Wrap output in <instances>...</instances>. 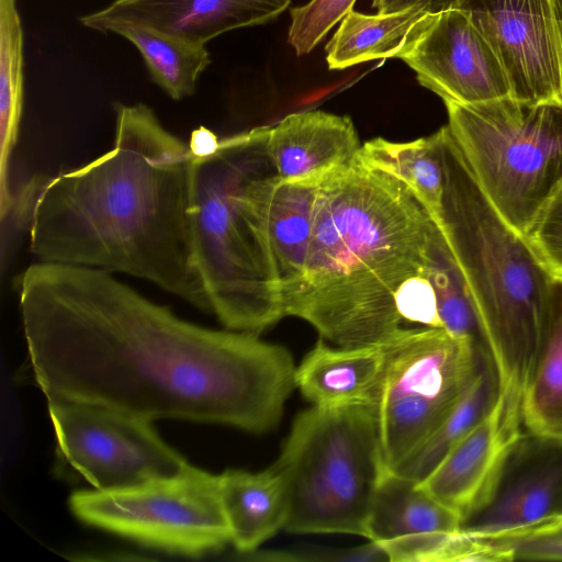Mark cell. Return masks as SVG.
Instances as JSON below:
<instances>
[{"mask_svg": "<svg viewBox=\"0 0 562 562\" xmlns=\"http://www.w3.org/2000/svg\"><path fill=\"white\" fill-rule=\"evenodd\" d=\"M61 459L98 490L180 472L188 462L142 419L105 406L48 398Z\"/></svg>", "mask_w": 562, "mask_h": 562, "instance_id": "30bf717a", "label": "cell"}, {"mask_svg": "<svg viewBox=\"0 0 562 562\" xmlns=\"http://www.w3.org/2000/svg\"><path fill=\"white\" fill-rule=\"evenodd\" d=\"M19 293L47 398L259 434L279 423L295 387L284 347L187 322L110 272L40 261Z\"/></svg>", "mask_w": 562, "mask_h": 562, "instance_id": "6da1fadb", "label": "cell"}, {"mask_svg": "<svg viewBox=\"0 0 562 562\" xmlns=\"http://www.w3.org/2000/svg\"><path fill=\"white\" fill-rule=\"evenodd\" d=\"M560 527L562 438L520 432L460 529L476 539L498 540Z\"/></svg>", "mask_w": 562, "mask_h": 562, "instance_id": "8fae6325", "label": "cell"}, {"mask_svg": "<svg viewBox=\"0 0 562 562\" xmlns=\"http://www.w3.org/2000/svg\"><path fill=\"white\" fill-rule=\"evenodd\" d=\"M501 393L497 369L492 356L485 353L451 412L395 472L417 482L423 480L459 440L493 411Z\"/></svg>", "mask_w": 562, "mask_h": 562, "instance_id": "7402d4cb", "label": "cell"}, {"mask_svg": "<svg viewBox=\"0 0 562 562\" xmlns=\"http://www.w3.org/2000/svg\"><path fill=\"white\" fill-rule=\"evenodd\" d=\"M520 401L501 393L493 411L418 483L461 521L491 484L512 441L521 432Z\"/></svg>", "mask_w": 562, "mask_h": 562, "instance_id": "5bb4252c", "label": "cell"}, {"mask_svg": "<svg viewBox=\"0 0 562 562\" xmlns=\"http://www.w3.org/2000/svg\"><path fill=\"white\" fill-rule=\"evenodd\" d=\"M356 0H311L291 10L289 44L299 56L308 54L353 7Z\"/></svg>", "mask_w": 562, "mask_h": 562, "instance_id": "f1b7e54d", "label": "cell"}, {"mask_svg": "<svg viewBox=\"0 0 562 562\" xmlns=\"http://www.w3.org/2000/svg\"><path fill=\"white\" fill-rule=\"evenodd\" d=\"M220 140L210 130L199 127L193 131L189 146L194 156L207 155L216 149Z\"/></svg>", "mask_w": 562, "mask_h": 562, "instance_id": "d590c367", "label": "cell"}, {"mask_svg": "<svg viewBox=\"0 0 562 562\" xmlns=\"http://www.w3.org/2000/svg\"><path fill=\"white\" fill-rule=\"evenodd\" d=\"M386 345L338 347L319 339L295 369V387L318 407L378 406Z\"/></svg>", "mask_w": 562, "mask_h": 562, "instance_id": "ac0fdd59", "label": "cell"}, {"mask_svg": "<svg viewBox=\"0 0 562 562\" xmlns=\"http://www.w3.org/2000/svg\"><path fill=\"white\" fill-rule=\"evenodd\" d=\"M23 103V32L16 0H0V138L1 188L15 145Z\"/></svg>", "mask_w": 562, "mask_h": 562, "instance_id": "4316f807", "label": "cell"}, {"mask_svg": "<svg viewBox=\"0 0 562 562\" xmlns=\"http://www.w3.org/2000/svg\"><path fill=\"white\" fill-rule=\"evenodd\" d=\"M426 277L434 286L443 329L491 353L470 289L439 226Z\"/></svg>", "mask_w": 562, "mask_h": 562, "instance_id": "484cf974", "label": "cell"}, {"mask_svg": "<svg viewBox=\"0 0 562 562\" xmlns=\"http://www.w3.org/2000/svg\"><path fill=\"white\" fill-rule=\"evenodd\" d=\"M395 304L402 321L443 328L436 293L426 273L406 280L395 294Z\"/></svg>", "mask_w": 562, "mask_h": 562, "instance_id": "d6a6232c", "label": "cell"}, {"mask_svg": "<svg viewBox=\"0 0 562 562\" xmlns=\"http://www.w3.org/2000/svg\"><path fill=\"white\" fill-rule=\"evenodd\" d=\"M559 21L562 30V0H557Z\"/></svg>", "mask_w": 562, "mask_h": 562, "instance_id": "8d00e7d4", "label": "cell"}, {"mask_svg": "<svg viewBox=\"0 0 562 562\" xmlns=\"http://www.w3.org/2000/svg\"><path fill=\"white\" fill-rule=\"evenodd\" d=\"M256 560L286 562H376L389 561L385 552L374 541L352 548L297 547L263 552H251Z\"/></svg>", "mask_w": 562, "mask_h": 562, "instance_id": "1f68e13d", "label": "cell"}, {"mask_svg": "<svg viewBox=\"0 0 562 562\" xmlns=\"http://www.w3.org/2000/svg\"><path fill=\"white\" fill-rule=\"evenodd\" d=\"M445 104L450 133L479 186L525 236L562 182V103L506 97Z\"/></svg>", "mask_w": 562, "mask_h": 562, "instance_id": "52a82bcc", "label": "cell"}, {"mask_svg": "<svg viewBox=\"0 0 562 562\" xmlns=\"http://www.w3.org/2000/svg\"><path fill=\"white\" fill-rule=\"evenodd\" d=\"M291 0H114L81 16L92 30L109 32L121 23L153 27L205 45L231 30L276 19Z\"/></svg>", "mask_w": 562, "mask_h": 562, "instance_id": "9a60e30c", "label": "cell"}, {"mask_svg": "<svg viewBox=\"0 0 562 562\" xmlns=\"http://www.w3.org/2000/svg\"><path fill=\"white\" fill-rule=\"evenodd\" d=\"M521 424L562 438V280L553 278L539 342L520 402Z\"/></svg>", "mask_w": 562, "mask_h": 562, "instance_id": "ffe728a7", "label": "cell"}, {"mask_svg": "<svg viewBox=\"0 0 562 562\" xmlns=\"http://www.w3.org/2000/svg\"><path fill=\"white\" fill-rule=\"evenodd\" d=\"M437 228L403 181L358 156L318 186L304 272L285 316L334 346L386 342L402 329L395 294L426 273Z\"/></svg>", "mask_w": 562, "mask_h": 562, "instance_id": "3957f363", "label": "cell"}, {"mask_svg": "<svg viewBox=\"0 0 562 562\" xmlns=\"http://www.w3.org/2000/svg\"><path fill=\"white\" fill-rule=\"evenodd\" d=\"M266 133L229 136L194 156L191 200L195 259L212 313L227 329L257 336L285 316L250 194L252 180L273 168Z\"/></svg>", "mask_w": 562, "mask_h": 562, "instance_id": "5b68a950", "label": "cell"}, {"mask_svg": "<svg viewBox=\"0 0 562 562\" xmlns=\"http://www.w3.org/2000/svg\"><path fill=\"white\" fill-rule=\"evenodd\" d=\"M361 146L350 117L319 110L290 114L266 133L276 175L292 183L319 184L352 165Z\"/></svg>", "mask_w": 562, "mask_h": 562, "instance_id": "2e32d148", "label": "cell"}, {"mask_svg": "<svg viewBox=\"0 0 562 562\" xmlns=\"http://www.w3.org/2000/svg\"><path fill=\"white\" fill-rule=\"evenodd\" d=\"M46 180L47 176L36 175L16 188L9 186L0 194L2 271L5 269L7 256L10 255L16 237L26 224H31L37 198Z\"/></svg>", "mask_w": 562, "mask_h": 562, "instance_id": "4dcf8cb0", "label": "cell"}, {"mask_svg": "<svg viewBox=\"0 0 562 562\" xmlns=\"http://www.w3.org/2000/svg\"><path fill=\"white\" fill-rule=\"evenodd\" d=\"M397 58L443 102L477 104L510 97L497 55L465 10L426 14Z\"/></svg>", "mask_w": 562, "mask_h": 562, "instance_id": "4fadbf2b", "label": "cell"}, {"mask_svg": "<svg viewBox=\"0 0 562 562\" xmlns=\"http://www.w3.org/2000/svg\"><path fill=\"white\" fill-rule=\"evenodd\" d=\"M551 276L562 280V182L525 234Z\"/></svg>", "mask_w": 562, "mask_h": 562, "instance_id": "f546056e", "label": "cell"}, {"mask_svg": "<svg viewBox=\"0 0 562 562\" xmlns=\"http://www.w3.org/2000/svg\"><path fill=\"white\" fill-rule=\"evenodd\" d=\"M461 519L418 486L417 481L384 469L367 526V539L380 542L429 531H456Z\"/></svg>", "mask_w": 562, "mask_h": 562, "instance_id": "44dd1931", "label": "cell"}, {"mask_svg": "<svg viewBox=\"0 0 562 562\" xmlns=\"http://www.w3.org/2000/svg\"><path fill=\"white\" fill-rule=\"evenodd\" d=\"M318 186L285 182L274 168L256 177L250 186L283 310L297 291L304 272Z\"/></svg>", "mask_w": 562, "mask_h": 562, "instance_id": "e0dca14e", "label": "cell"}, {"mask_svg": "<svg viewBox=\"0 0 562 562\" xmlns=\"http://www.w3.org/2000/svg\"><path fill=\"white\" fill-rule=\"evenodd\" d=\"M272 468L288 486L286 531L367 538L385 469L376 406L312 405L296 415Z\"/></svg>", "mask_w": 562, "mask_h": 562, "instance_id": "8992f818", "label": "cell"}, {"mask_svg": "<svg viewBox=\"0 0 562 562\" xmlns=\"http://www.w3.org/2000/svg\"><path fill=\"white\" fill-rule=\"evenodd\" d=\"M109 32L136 46L154 81L175 100L193 93L199 76L210 64L204 45L153 27L121 23Z\"/></svg>", "mask_w": 562, "mask_h": 562, "instance_id": "d4e9b609", "label": "cell"}, {"mask_svg": "<svg viewBox=\"0 0 562 562\" xmlns=\"http://www.w3.org/2000/svg\"><path fill=\"white\" fill-rule=\"evenodd\" d=\"M483 541L498 555L499 561L562 560V527L509 539Z\"/></svg>", "mask_w": 562, "mask_h": 562, "instance_id": "836d02e7", "label": "cell"}, {"mask_svg": "<svg viewBox=\"0 0 562 562\" xmlns=\"http://www.w3.org/2000/svg\"><path fill=\"white\" fill-rule=\"evenodd\" d=\"M461 10L490 43L510 98L562 103V30L557 0H469Z\"/></svg>", "mask_w": 562, "mask_h": 562, "instance_id": "7c38bea8", "label": "cell"}, {"mask_svg": "<svg viewBox=\"0 0 562 562\" xmlns=\"http://www.w3.org/2000/svg\"><path fill=\"white\" fill-rule=\"evenodd\" d=\"M69 505L87 525L173 554L200 558L231 543L220 476L189 463L132 486L78 491Z\"/></svg>", "mask_w": 562, "mask_h": 562, "instance_id": "9c48e42d", "label": "cell"}, {"mask_svg": "<svg viewBox=\"0 0 562 562\" xmlns=\"http://www.w3.org/2000/svg\"><path fill=\"white\" fill-rule=\"evenodd\" d=\"M220 476L231 543L240 553H251L284 529L290 512L288 486L272 467L261 472L226 470Z\"/></svg>", "mask_w": 562, "mask_h": 562, "instance_id": "d6986e66", "label": "cell"}, {"mask_svg": "<svg viewBox=\"0 0 562 562\" xmlns=\"http://www.w3.org/2000/svg\"><path fill=\"white\" fill-rule=\"evenodd\" d=\"M438 131L443 192L435 222L470 289L502 392L521 400L553 277L483 192L448 125Z\"/></svg>", "mask_w": 562, "mask_h": 562, "instance_id": "277c9868", "label": "cell"}, {"mask_svg": "<svg viewBox=\"0 0 562 562\" xmlns=\"http://www.w3.org/2000/svg\"><path fill=\"white\" fill-rule=\"evenodd\" d=\"M376 543L391 562L488 561L482 543L461 529L419 532Z\"/></svg>", "mask_w": 562, "mask_h": 562, "instance_id": "83f0119b", "label": "cell"}, {"mask_svg": "<svg viewBox=\"0 0 562 562\" xmlns=\"http://www.w3.org/2000/svg\"><path fill=\"white\" fill-rule=\"evenodd\" d=\"M385 345L376 413L384 467L396 471L451 412L490 352L431 327L402 328Z\"/></svg>", "mask_w": 562, "mask_h": 562, "instance_id": "ba28073f", "label": "cell"}, {"mask_svg": "<svg viewBox=\"0 0 562 562\" xmlns=\"http://www.w3.org/2000/svg\"><path fill=\"white\" fill-rule=\"evenodd\" d=\"M194 155L143 103L116 106L112 149L47 177L30 224L41 262L122 272L212 312L192 231Z\"/></svg>", "mask_w": 562, "mask_h": 562, "instance_id": "7a4b0ae2", "label": "cell"}, {"mask_svg": "<svg viewBox=\"0 0 562 562\" xmlns=\"http://www.w3.org/2000/svg\"><path fill=\"white\" fill-rule=\"evenodd\" d=\"M359 159L403 181L437 218L443 192L439 131L406 143L381 137L368 140L361 146Z\"/></svg>", "mask_w": 562, "mask_h": 562, "instance_id": "cb8c5ba5", "label": "cell"}, {"mask_svg": "<svg viewBox=\"0 0 562 562\" xmlns=\"http://www.w3.org/2000/svg\"><path fill=\"white\" fill-rule=\"evenodd\" d=\"M426 14L419 8L374 15L351 10L325 47L329 69H345L372 59L397 58Z\"/></svg>", "mask_w": 562, "mask_h": 562, "instance_id": "603a6c76", "label": "cell"}, {"mask_svg": "<svg viewBox=\"0 0 562 562\" xmlns=\"http://www.w3.org/2000/svg\"><path fill=\"white\" fill-rule=\"evenodd\" d=\"M469 0H373L372 5L380 14H390L411 8H419L435 14L451 9H462Z\"/></svg>", "mask_w": 562, "mask_h": 562, "instance_id": "e575fe53", "label": "cell"}]
</instances>
